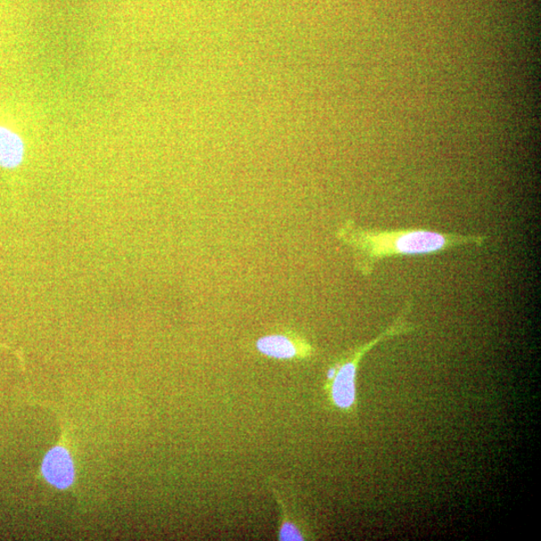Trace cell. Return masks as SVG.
<instances>
[{
  "mask_svg": "<svg viewBox=\"0 0 541 541\" xmlns=\"http://www.w3.org/2000/svg\"><path fill=\"white\" fill-rule=\"evenodd\" d=\"M336 237L352 251L355 269L363 277H370L384 259L432 255L465 246L482 248L488 239L485 235L444 233L421 228L366 229L354 220L345 221Z\"/></svg>",
  "mask_w": 541,
  "mask_h": 541,
  "instance_id": "obj_1",
  "label": "cell"
},
{
  "mask_svg": "<svg viewBox=\"0 0 541 541\" xmlns=\"http://www.w3.org/2000/svg\"><path fill=\"white\" fill-rule=\"evenodd\" d=\"M413 307L412 298H408L399 315L387 330L371 341L352 350L337 361L327 372L325 389L332 405L342 412L352 413L357 406L356 377L361 360L379 343L412 333L414 326L407 320Z\"/></svg>",
  "mask_w": 541,
  "mask_h": 541,
  "instance_id": "obj_2",
  "label": "cell"
},
{
  "mask_svg": "<svg viewBox=\"0 0 541 541\" xmlns=\"http://www.w3.org/2000/svg\"><path fill=\"white\" fill-rule=\"evenodd\" d=\"M256 349L261 355L282 361L307 360L316 354L304 337L290 330L263 336L257 340Z\"/></svg>",
  "mask_w": 541,
  "mask_h": 541,
  "instance_id": "obj_3",
  "label": "cell"
},
{
  "mask_svg": "<svg viewBox=\"0 0 541 541\" xmlns=\"http://www.w3.org/2000/svg\"><path fill=\"white\" fill-rule=\"evenodd\" d=\"M42 474L56 489L70 488L76 479V467L70 450L59 445L48 451L42 463Z\"/></svg>",
  "mask_w": 541,
  "mask_h": 541,
  "instance_id": "obj_4",
  "label": "cell"
},
{
  "mask_svg": "<svg viewBox=\"0 0 541 541\" xmlns=\"http://www.w3.org/2000/svg\"><path fill=\"white\" fill-rule=\"evenodd\" d=\"M24 144L10 129L0 127V167L14 169L22 162Z\"/></svg>",
  "mask_w": 541,
  "mask_h": 541,
  "instance_id": "obj_5",
  "label": "cell"
},
{
  "mask_svg": "<svg viewBox=\"0 0 541 541\" xmlns=\"http://www.w3.org/2000/svg\"><path fill=\"white\" fill-rule=\"evenodd\" d=\"M277 502L280 504L282 511V523L280 527V530H279L278 539L281 541H290V540H305L306 537L304 534L297 527V524L295 523L288 515V512L286 511V507L282 503L281 498L279 496L276 497Z\"/></svg>",
  "mask_w": 541,
  "mask_h": 541,
  "instance_id": "obj_6",
  "label": "cell"
}]
</instances>
